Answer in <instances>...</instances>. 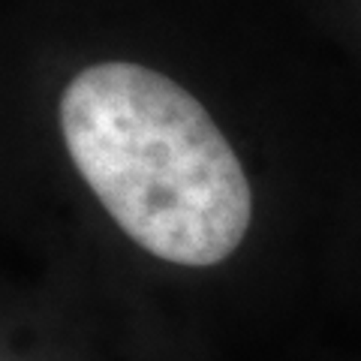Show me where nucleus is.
I'll return each mask as SVG.
<instances>
[{"label": "nucleus", "instance_id": "1", "mask_svg": "<svg viewBox=\"0 0 361 361\" xmlns=\"http://www.w3.org/2000/svg\"><path fill=\"white\" fill-rule=\"evenodd\" d=\"M73 166L118 229L172 265L211 268L241 247L253 193L199 99L142 63L85 66L61 94Z\"/></svg>", "mask_w": 361, "mask_h": 361}]
</instances>
